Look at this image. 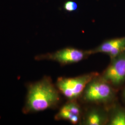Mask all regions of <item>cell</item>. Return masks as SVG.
<instances>
[{"label": "cell", "instance_id": "obj_1", "mask_svg": "<svg viewBox=\"0 0 125 125\" xmlns=\"http://www.w3.org/2000/svg\"><path fill=\"white\" fill-rule=\"evenodd\" d=\"M27 94L23 107L24 114L41 112L56 107L60 100L59 91L51 78L26 84Z\"/></svg>", "mask_w": 125, "mask_h": 125}, {"label": "cell", "instance_id": "obj_2", "mask_svg": "<svg viewBox=\"0 0 125 125\" xmlns=\"http://www.w3.org/2000/svg\"><path fill=\"white\" fill-rule=\"evenodd\" d=\"M98 76L93 78L86 86L83 93V99L89 103H106L112 101L115 97V90L109 83Z\"/></svg>", "mask_w": 125, "mask_h": 125}, {"label": "cell", "instance_id": "obj_3", "mask_svg": "<svg viewBox=\"0 0 125 125\" xmlns=\"http://www.w3.org/2000/svg\"><path fill=\"white\" fill-rule=\"evenodd\" d=\"M97 73L91 72L75 77L58 78L56 86L59 92L67 99L73 101L83 94L86 86Z\"/></svg>", "mask_w": 125, "mask_h": 125}, {"label": "cell", "instance_id": "obj_4", "mask_svg": "<svg viewBox=\"0 0 125 125\" xmlns=\"http://www.w3.org/2000/svg\"><path fill=\"white\" fill-rule=\"evenodd\" d=\"M90 55L88 51L67 47L53 52L41 54L35 57L37 60L53 61L62 65L79 62Z\"/></svg>", "mask_w": 125, "mask_h": 125}, {"label": "cell", "instance_id": "obj_5", "mask_svg": "<svg viewBox=\"0 0 125 125\" xmlns=\"http://www.w3.org/2000/svg\"><path fill=\"white\" fill-rule=\"evenodd\" d=\"M102 78L111 85L117 86L125 81V51L111 60Z\"/></svg>", "mask_w": 125, "mask_h": 125}, {"label": "cell", "instance_id": "obj_6", "mask_svg": "<svg viewBox=\"0 0 125 125\" xmlns=\"http://www.w3.org/2000/svg\"><path fill=\"white\" fill-rule=\"evenodd\" d=\"M90 55L97 53L107 54L112 60L125 51V37L104 41L94 49L88 51Z\"/></svg>", "mask_w": 125, "mask_h": 125}, {"label": "cell", "instance_id": "obj_7", "mask_svg": "<svg viewBox=\"0 0 125 125\" xmlns=\"http://www.w3.org/2000/svg\"><path fill=\"white\" fill-rule=\"evenodd\" d=\"M108 118L106 113L99 109L90 110L85 116L84 123L86 125H102L107 122Z\"/></svg>", "mask_w": 125, "mask_h": 125}, {"label": "cell", "instance_id": "obj_8", "mask_svg": "<svg viewBox=\"0 0 125 125\" xmlns=\"http://www.w3.org/2000/svg\"><path fill=\"white\" fill-rule=\"evenodd\" d=\"M80 116L77 115L71 112L65 105L60 108L58 113L55 116L56 120H65L69 121L73 124H76L80 120Z\"/></svg>", "mask_w": 125, "mask_h": 125}, {"label": "cell", "instance_id": "obj_9", "mask_svg": "<svg viewBox=\"0 0 125 125\" xmlns=\"http://www.w3.org/2000/svg\"><path fill=\"white\" fill-rule=\"evenodd\" d=\"M108 123L110 125H125V109L115 107L112 112Z\"/></svg>", "mask_w": 125, "mask_h": 125}, {"label": "cell", "instance_id": "obj_10", "mask_svg": "<svg viewBox=\"0 0 125 125\" xmlns=\"http://www.w3.org/2000/svg\"><path fill=\"white\" fill-rule=\"evenodd\" d=\"M63 9L68 13L76 12L78 9V4L76 1L72 0H68L63 4Z\"/></svg>", "mask_w": 125, "mask_h": 125}, {"label": "cell", "instance_id": "obj_11", "mask_svg": "<svg viewBox=\"0 0 125 125\" xmlns=\"http://www.w3.org/2000/svg\"><path fill=\"white\" fill-rule=\"evenodd\" d=\"M123 98L125 100V89L123 91Z\"/></svg>", "mask_w": 125, "mask_h": 125}]
</instances>
